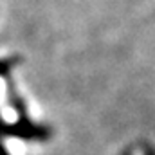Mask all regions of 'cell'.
I'll return each mask as SVG.
<instances>
[{"instance_id": "obj_2", "label": "cell", "mask_w": 155, "mask_h": 155, "mask_svg": "<svg viewBox=\"0 0 155 155\" xmlns=\"http://www.w3.org/2000/svg\"><path fill=\"white\" fill-rule=\"evenodd\" d=\"M0 155H9V153H7V150L4 148V144H2V143H0Z\"/></svg>"}, {"instance_id": "obj_1", "label": "cell", "mask_w": 155, "mask_h": 155, "mask_svg": "<svg viewBox=\"0 0 155 155\" xmlns=\"http://www.w3.org/2000/svg\"><path fill=\"white\" fill-rule=\"evenodd\" d=\"M7 67H9V63H7V61H0V74H2V72H5V71H7Z\"/></svg>"}]
</instances>
